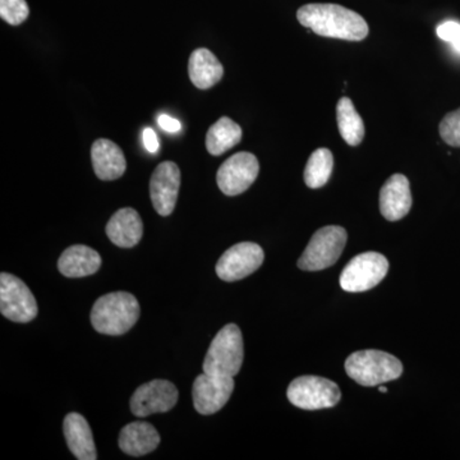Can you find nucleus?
I'll return each mask as SVG.
<instances>
[{
  "label": "nucleus",
  "mask_w": 460,
  "mask_h": 460,
  "mask_svg": "<svg viewBox=\"0 0 460 460\" xmlns=\"http://www.w3.org/2000/svg\"><path fill=\"white\" fill-rule=\"evenodd\" d=\"M140 305L131 293L114 292L100 296L91 311V323L100 334L123 335L136 325Z\"/></svg>",
  "instance_id": "obj_2"
},
{
  "label": "nucleus",
  "mask_w": 460,
  "mask_h": 460,
  "mask_svg": "<svg viewBox=\"0 0 460 460\" xmlns=\"http://www.w3.org/2000/svg\"><path fill=\"white\" fill-rule=\"evenodd\" d=\"M38 304L30 288L8 272L0 274V313L14 323H30L38 316Z\"/></svg>",
  "instance_id": "obj_8"
},
{
  "label": "nucleus",
  "mask_w": 460,
  "mask_h": 460,
  "mask_svg": "<svg viewBox=\"0 0 460 460\" xmlns=\"http://www.w3.org/2000/svg\"><path fill=\"white\" fill-rule=\"evenodd\" d=\"M438 132L445 144L460 147V108L445 115L438 126Z\"/></svg>",
  "instance_id": "obj_25"
},
{
  "label": "nucleus",
  "mask_w": 460,
  "mask_h": 460,
  "mask_svg": "<svg viewBox=\"0 0 460 460\" xmlns=\"http://www.w3.org/2000/svg\"><path fill=\"white\" fill-rule=\"evenodd\" d=\"M142 138H144L145 147L147 148L148 153L155 154L159 151V141H157L156 133L153 128H145Z\"/></svg>",
  "instance_id": "obj_28"
},
{
  "label": "nucleus",
  "mask_w": 460,
  "mask_h": 460,
  "mask_svg": "<svg viewBox=\"0 0 460 460\" xmlns=\"http://www.w3.org/2000/svg\"><path fill=\"white\" fill-rule=\"evenodd\" d=\"M389 270V261L377 252H366L354 257L341 275V287L344 292H367L378 286Z\"/></svg>",
  "instance_id": "obj_7"
},
{
  "label": "nucleus",
  "mask_w": 460,
  "mask_h": 460,
  "mask_svg": "<svg viewBox=\"0 0 460 460\" xmlns=\"http://www.w3.org/2000/svg\"><path fill=\"white\" fill-rule=\"evenodd\" d=\"M190 81L199 90H208L220 83L224 68L213 51L199 48L190 54L189 60Z\"/></svg>",
  "instance_id": "obj_20"
},
{
  "label": "nucleus",
  "mask_w": 460,
  "mask_h": 460,
  "mask_svg": "<svg viewBox=\"0 0 460 460\" xmlns=\"http://www.w3.org/2000/svg\"><path fill=\"white\" fill-rule=\"evenodd\" d=\"M259 172V160L253 154H234L226 159L217 171V186L224 195H241L252 186Z\"/></svg>",
  "instance_id": "obj_9"
},
{
  "label": "nucleus",
  "mask_w": 460,
  "mask_h": 460,
  "mask_svg": "<svg viewBox=\"0 0 460 460\" xmlns=\"http://www.w3.org/2000/svg\"><path fill=\"white\" fill-rule=\"evenodd\" d=\"M288 399L296 408L305 411L325 410L338 404L341 389L334 381L319 376H301L288 387Z\"/></svg>",
  "instance_id": "obj_6"
},
{
  "label": "nucleus",
  "mask_w": 460,
  "mask_h": 460,
  "mask_svg": "<svg viewBox=\"0 0 460 460\" xmlns=\"http://www.w3.org/2000/svg\"><path fill=\"white\" fill-rule=\"evenodd\" d=\"M347 230L338 226L317 230L298 260V268L305 271H320L338 261L347 244Z\"/></svg>",
  "instance_id": "obj_5"
},
{
  "label": "nucleus",
  "mask_w": 460,
  "mask_h": 460,
  "mask_svg": "<svg viewBox=\"0 0 460 460\" xmlns=\"http://www.w3.org/2000/svg\"><path fill=\"white\" fill-rule=\"evenodd\" d=\"M265 253L259 244L242 242L230 247L217 263V274L224 281H237L250 277L262 265Z\"/></svg>",
  "instance_id": "obj_10"
},
{
  "label": "nucleus",
  "mask_w": 460,
  "mask_h": 460,
  "mask_svg": "<svg viewBox=\"0 0 460 460\" xmlns=\"http://www.w3.org/2000/svg\"><path fill=\"white\" fill-rule=\"evenodd\" d=\"M334 169V156L329 148H317L311 154L305 169V183L308 189L317 190L325 186Z\"/></svg>",
  "instance_id": "obj_23"
},
{
  "label": "nucleus",
  "mask_w": 460,
  "mask_h": 460,
  "mask_svg": "<svg viewBox=\"0 0 460 460\" xmlns=\"http://www.w3.org/2000/svg\"><path fill=\"white\" fill-rule=\"evenodd\" d=\"M93 172L102 181H115L126 172L127 162L122 148L107 138H99L91 147Z\"/></svg>",
  "instance_id": "obj_15"
},
{
  "label": "nucleus",
  "mask_w": 460,
  "mask_h": 460,
  "mask_svg": "<svg viewBox=\"0 0 460 460\" xmlns=\"http://www.w3.org/2000/svg\"><path fill=\"white\" fill-rule=\"evenodd\" d=\"M242 140V128L234 120L222 117L210 127L206 135V148L213 156L223 155Z\"/></svg>",
  "instance_id": "obj_21"
},
{
  "label": "nucleus",
  "mask_w": 460,
  "mask_h": 460,
  "mask_svg": "<svg viewBox=\"0 0 460 460\" xmlns=\"http://www.w3.org/2000/svg\"><path fill=\"white\" fill-rule=\"evenodd\" d=\"M63 431L69 450L80 460H96L95 443H93V431L89 422L81 414H66L65 422H63Z\"/></svg>",
  "instance_id": "obj_17"
},
{
  "label": "nucleus",
  "mask_w": 460,
  "mask_h": 460,
  "mask_svg": "<svg viewBox=\"0 0 460 460\" xmlns=\"http://www.w3.org/2000/svg\"><path fill=\"white\" fill-rule=\"evenodd\" d=\"M157 123L166 132L175 133L180 132L181 126L180 120L174 119V118L169 117V115L162 114L157 118Z\"/></svg>",
  "instance_id": "obj_27"
},
{
  "label": "nucleus",
  "mask_w": 460,
  "mask_h": 460,
  "mask_svg": "<svg viewBox=\"0 0 460 460\" xmlns=\"http://www.w3.org/2000/svg\"><path fill=\"white\" fill-rule=\"evenodd\" d=\"M378 390H380L381 393H387V387L384 385L378 386Z\"/></svg>",
  "instance_id": "obj_29"
},
{
  "label": "nucleus",
  "mask_w": 460,
  "mask_h": 460,
  "mask_svg": "<svg viewBox=\"0 0 460 460\" xmlns=\"http://www.w3.org/2000/svg\"><path fill=\"white\" fill-rule=\"evenodd\" d=\"M178 402V390L171 381L154 380L136 390L131 398V411L135 416L147 417L165 413Z\"/></svg>",
  "instance_id": "obj_11"
},
{
  "label": "nucleus",
  "mask_w": 460,
  "mask_h": 460,
  "mask_svg": "<svg viewBox=\"0 0 460 460\" xmlns=\"http://www.w3.org/2000/svg\"><path fill=\"white\" fill-rule=\"evenodd\" d=\"M26 0H0V17L12 26H18L29 18Z\"/></svg>",
  "instance_id": "obj_24"
},
{
  "label": "nucleus",
  "mask_w": 460,
  "mask_h": 460,
  "mask_svg": "<svg viewBox=\"0 0 460 460\" xmlns=\"http://www.w3.org/2000/svg\"><path fill=\"white\" fill-rule=\"evenodd\" d=\"M243 357V338L241 329L234 323H229L214 338L202 368L205 374L234 377L241 371Z\"/></svg>",
  "instance_id": "obj_4"
},
{
  "label": "nucleus",
  "mask_w": 460,
  "mask_h": 460,
  "mask_svg": "<svg viewBox=\"0 0 460 460\" xmlns=\"http://www.w3.org/2000/svg\"><path fill=\"white\" fill-rule=\"evenodd\" d=\"M102 266V257L84 244L66 248L58 261V269L66 278H84L95 274Z\"/></svg>",
  "instance_id": "obj_18"
},
{
  "label": "nucleus",
  "mask_w": 460,
  "mask_h": 460,
  "mask_svg": "<svg viewBox=\"0 0 460 460\" xmlns=\"http://www.w3.org/2000/svg\"><path fill=\"white\" fill-rule=\"evenodd\" d=\"M144 234V223L137 211L132 208L118 210L107 226L109 239L120 248H132L140 243Z\"/></svg>",
  "instance_id": "obj_16"
},
{
  "label": "nucleus",
  "mask_w": 460,
  "mask_h": 460,
  "mask_svg": "<svg viewBox=\"0 0 460 460\" xmlns=\"http://www.w3.org/2000/svg\"><path fill=\"white\" fill-rule=\"evenodd\" d=\"M234 390V380L229 376L202 374L193 383V405L199 414L210 416L224 408Z\"/></svg>",
  "instance_id": "obj_12"
},
{
  "label": "nucleus",
  "mask_w": 460,
  "mask_h": 460,
  "mask_svg": "<svg viewBox=\"0 0 460 460\" xmlns=\"http://www.w3.org/2000/svg\"><path fill=\"white\" fill-rule=\"evenodd\" d=\"M296 20L323 38L362 41L368 36L367 22L361 14L330 3H311L298 9Z\"/></svg>",
  "instance_id": "obj_1"
},
{
  "label": "nucleus",
  "mask_w": 460,
  "mask_h": 460,
  "mask_svg": "<svg viewBox=\"0 0 460 460\" xmlns=\"http://www.w3.org/2000/svg\"><path fill=\"white\" fill-rule=\"evenodd\" d=\"M337 122L341 138L349 146H358L365 138V123L354 108L352 100L341 98L337 104Z\"/></svg>",
  "instance_id": "obj_22"
},
{
  "label": "nucleus",
  "mask_w": 460,
  "mask_h": 460,
  "mask_svg": "<svg viewBox=\"0 0 460 460\" xmlns=\"http://www.w3.org/2000/svg\"><path fill=\"white\" fill-rule=\"evenodd\" d=\"M348 376L362 386H377L402 376V365L396 357L381 350H359L345 361Z\"/></svg>",
  "instance_id": "obj_3"
},
{
  "label": "nucleus",
  "mask_w": 460,
  "mask_h": 460,
  "mask_svg": "<svg viewBox=\"0 0 460 460\" xmlns=\"http://www.w3.org/2000/svg\"><path fill=\"white\" fill-rule=\"evenodd\" d=\"M411 208L410 181L402 174L392 175L380 190L381 215L389 222H398L407 217Z\"/></svg>",
  "instance_id": "obj_14"
},
{
  "label": "nucleus",
  "mask_w": 460,
  "mask_h": 460,
  "mask_svg": "<svg viewBox=\"0 0 460 460\" xmlns=\"http://www.w3.org/2000/svg\"><path fill=\"white\" fill-rule=\"evenodd\" d=\"M181 187V171L172 162L157 165L150 181V195L154 208L162 217L174 211Z\"/></svg>",
  "instance_id": "obj_13"
},
{
  "label": "nucleus",
  "mask_w": 460,
  "mask_h": 460,
  "mask_svg": "<svg viewBox=\"0 0 460 460\" xmlns=\"http://www.w3.org/2000/svg\"><path fill=\"white\" fill-rule=\"evenodd\" d=\"M160 444V435L147 422H132L124 426L119 435V447L132 456H142L154 452Z\"/></svg>",
  "instance_id": "obj_19"
},
{
  "label": "nucleus",
  "mask_w": 460,
  "mask_h": 460,
  "mask_svg": "<svg viewBox=\"0 0 460 460\" xmlns=\"http://www.w3.org/2000/svg\"><path fill=\"white\" fill-rule=\"evenodd\" d=\"M438 38L445 42H449L456 53H460V23L456 21H447L436 29Z\"/></svg>",
  "instance_id": "obj_26"
}]
</instances>
